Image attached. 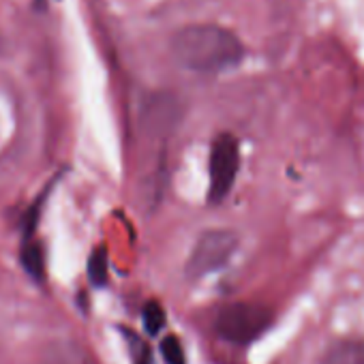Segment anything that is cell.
<instances>
[{
    "label": "cell",
    "mask_w": 364,
    "mask_h": 364,
    "mask_svg": "<svg viewBox=\"0 0 364 364\" xmlns=\"http://www.w3.org/2000/svg\"><path fill=\"white\" fill-rule=\"evenodd\" d=\"M238 249V236L232 230H208L204 232L185 266V274L191 281L204 279L221 270Z\"/></svg>",
    "instance_id": "cell-2"
},
{
    "label": "cell",
    "mask_w": 364,
    "mask_h": 364,
    "mask_svg": "<svg viewBox=\"0 0 364 364\" xmlns=\"http://www.w3.org/2000/svg\"><path fill=\"white\" fill-rule=\"evenodd\" d=\"M161 353L165 358L167 364H187L185 358V349H182V343L178 341V336L169 334L161 341Z\"/></svg>",
    "instance_id": "cell-9"
},
{
    "label": "cell",
    "mask_w": 364,
    "mask_h": 364,
    "mask_svg": "<svg viewBox=\"0 0 364 364\" xmlns=\"http://www.w3.org/2000/svg\"><path fill=\"white\" fill-rule=\"evenodd\" d=\"M272 323V311L253 304V302H236L225 309H221L217 317V332L236 345H245L255 341L259 334H264Z\"/></svg>",
    "instance_id": "cell-3"
},
{
    "label": "cell",
    "mask_w": 364,
    "mask_h": 364,
    "mask_svg": "<svg viewBox=\"0 0 364 364\" xmlns=\"http://www.w3.org/2000/svg\"><path fill=\"white\" fill-rule=\"evenodd\" d=\"M88 279L95 287H103L107 283V251L95 249L88 259Z\"/></svg>",
    "instance_id": "cell-7"
},
{
    "label": "cell",
    "mask_w": 364,
    "mask_h": 364,
    "mask_svg": "<svg viewBox=\"0 0 364 364\" xmlns=\"http://www.w3.org/2000/svg\"><path fill=\"white\" fill-rule=\"evenodd\" d=\"M171 52L185 69L215 75L240 65L245 46L230 28L219 24H191L173 35Z\"/></svg>",
    "instance_id": "cell-1"
},
{
    "label": "cell",
    "mask_w": 364,
    "mask_h": 364,
    "mask_svg": "<svg viewBox=\"0 0 364 364\" xmlns=\"http://www.w3.org/2000/svg\"><path fill=\"white\" fill-rule=\"evenodd\" d=\"M208 169H210L208 202L217 206L230 196L240 169V146L232 133H221L215 137L210 146Z\"/></svg>",
    "instance_id": "cell-4"
},
{
    "label": "cell",
    "mask_w": 364,
    "mask_h": 364,
    "mask_svg": "<svg viewBox=\"0 0 364 364\" xmlns=\"http://www.w3.org/2000/svg\"><path fill=\"white\" fill-rule=\"evenodd\" d=\"M326 364H364V338H343L328 349Z\"/></svg>",
    "instance_id": "cell-5"
},
{
    "label": "cell",
    "mask_w": 364,
    "mask_h": 364,
    "mask_svg": "<svg viewBox=\"0 0 364 364\" xmlns=\"http://www.w3.org/2000/svg\"><path fill=\"white\" fill-rule=\"evenodd\" d=\"M141 317H144V328H146V332L152 334V336H156V334L165 328V311H163V306H161L159 302H154V300H150V302L144 306Z\"/></svg>",
    "instance_id": "cell-8"
},
{
    "label": "cell",
    "mask_w": 364,
    "mask_h": 364,
    "mask_svg": "<svg viewBox=\"0 0 364 364\" xmlns=\"http://www.w3.org/2000/svg\"><path fill=\"white\" fill-rule=\"evenodd\" d=\"M20 259H22V266L26 270V274L41 283L43 277H46V259H43V249L39 242H33V240H24V247H22V253H20Z\"/></svg>",
    "instance_id": "cell-6"
},
{
    "label": "cell",
    "mask_w": 364,
    "mask_h": 364,
    "mask_svg": "<svg viewBox=\"0 0 364 364\" xmlns=\"http://www.w3.org/2000/svg\"><path fill=\"white\" fill-rule=\"evenodd\" d=\"M127 334V341L131 343V351H133V364H152V353H150V347L133 332L129 330H122Z\"/></svg>",
    "instance_id": "cell-10"
}]
</instances>
